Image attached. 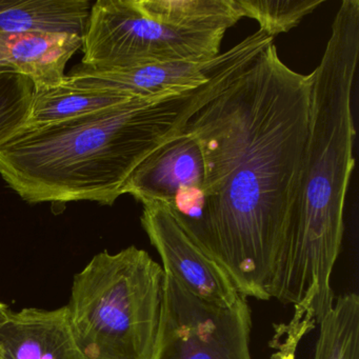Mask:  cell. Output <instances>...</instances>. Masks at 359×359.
I'll return each instance as SVG.
<instances>
[{
    "label": "cell",
    "instance_id": "6da1fadb",
    "mask_svg": "<svg viewBox=\"0 0 359 359\" xmlns=\"http://www.w3.org/2000/svg\"><path fill=\"white\" fill-rule=\"evenodd\" d=\"M309 111L310 76L283 64L272 43L184 127L205 163L203 208L191 237L245 297L274 296Z\"/></svg>",
    "mask_w": 359,
    "mask_h": 359
},
{
    "label": "cell",
    "instance_id": "7a4b0ae2",
    "mask_svg": "<svg viewBox=\"0 0 359 359\" xmlns=\"http://www.w3.org/2000/svg\"><path fill=\"white\" fill-rule=\"evenodd\" d=\"M358 56L359 1L344 0L320 62L309 75L302 178L273 296L294 306L293 316L279 332L295 344L334 304L332 273L341 249L344 203L355 165L352 89Z\"/></svg>",
    "mask_w": 359,
    "mask_h": 359
},
{
    "label": "cell",
    "instance_id": "3957f363",
    "mask_svg": "<svg viewBox=\"0 0 359 359\" xmlns=\"http://www.w3.org/2000/svg\"><path fill=\"white\" fill-rule=\"evenodd\" d=\"M260 52L253 48L193 89L132 98L70 121L25 127L0 147V176L29 203L112 205L134 170L182 132Z\"/></svg>",
    "mask_w": 359,
    "mask_h": 359
},
{
    "label": "cell",
    "instance_id": "277c9868",
    "mask_svg": "<svg viewBox=\"0 0 359 359\" xmlns=\"http://www.w3.org/2000/svg\"><path fill=\"white\" fill-rule=\"evenodd\" d=\"M163 277V266L134 245L100 252L75 275L66 306L83 359H153Z\"/></svg>",
    "mask_w": 359,
    "mask_h": 359
},
{
    "label": "cell",
    "instance_id": "5b68a950",
    "mask_svg": "<svg viewBox=\"0 0 359 359\" xmlns=\"http://www.w3.org/2000/svg\"><path fill=\"white\" fill-rule=\"evenodd\" d=\"M226 31L170 28L144 15L135 0H97L81 37V65L121 69L217 57Z\"/></svg>",
    "mask_w": 359,
    "mask_h": 359
},
{
    "label": "cell",
    "instance_id": "8992f818",
    "mask_svg": "<svg viewBox=\"0 0 359 359\" xmlns=\"http://www.w3.org/2000/svg\"><path fill=\"white\" fill-rule=\"evenodd\" d=\"M245 298L241 294L231 306L214 304L165 272L153 359H252L251 309Z\"/></svg>",
    "mask_w": 359,
    "mask_h": 359
},
{
    "label": "cell",
    "instance_id": "52a82bcc",
    "mask_svg": "<svg viewBox=\"0 0 359 359\" xmlns=\"http://www.w3.org/2000/svg\"><path fill=\"white\" fill-rule=\"evenodd\" d=\"M205 163L198 142L182 130L149 155L130 176L123 195L144 205L165 203L190 234L201 217Z\"/></svg>",
    "mask_w": 359,
    "mask_h": 359
},
{
    "label": "cell",
    "instance_id": "ba28073f",
    "mask_svg": "<svg viewBox=\"0 0 359 359\" xmlns=\"http://www.w3.org/2000/svg\"><path fill=\"white\" fill-rule=\"evenodd\" d=\"M269 41H274V37L258 30L232 49L205 60H184L121 69H92L81 64L65 76L64 81L79 89L110 90L133 97H153L199 87L231 62Z\"/></svg>",
    "mask_w": 359,
    "mask_h": 359
},
{
    "label": "cell",
    "instance_id": "9c48e42d",
    "mask_svg": "<svg viewBox=\"0 0 359 359\" xmlns=\"http://www.w3.org/2000/svg\"><path fill=\"white\" fill-rule=\"evenodd\" d=\"M142 205L140 222L161 256L163 271L197 297L222 306L234 304L241 294L232 279L197 245L175 210L161 203Z\"/></svg>",
    "mask_w": 359,
    "mask_h": 359
},
{
    "label": "cell",
    "instance_id": "30bf717a",
    "mask_svg": "<svg viewBox=\"0 0 359 359\" xmlns=\"http://www.w3.org/2000/svg\"><path fill=\"white\" fill-rule=\"evenodd\" d=\"M1 359H83L69 323L67 306L10 311L0 323Z\"/></svg>",
    "mask_w": 359,
    "mask_h": 359
},
{
    "label": "cell",
    "instance_id": "8fae6325",
    "mask_svg": "<svg viewBox=\"0 0 359 359\" xmlns=\"http://www.w3.org/2000/svg\"><path fill=\"white\" fill-rule=\"evenodd\" d=\"M81 45L77 35L0 33V71L20 73L35 89L55 87L64 81L67 64Z\"/></svg>",
    "mask_w": 359,
    "mask_h": 359
},
{
    "label": "cell",
    "instance_id": "7c38bea8",
    "mask_svg": "<svg viewBox=\"0 0 359 359\" xmlns=\"http://www.w3.org/2000/svg\"><path fill=\"white\" fill-rule=\"evenodd\" d=\"M90 10L88 0H0V33L83 37Z\"/></svg>",
    "mask_w": 359,
    "mask_h": 359
},
{
    "label": "cell",
    "instance_id": "4fadbf2b",
    "mask_svg": "<svg viewBox=\"0 0 359 359\" xmlns=\"http://www.w3.org/2000/svg\"><path fill=\"white\" fill-rule=\"evenodd\" d=\"M154 22L178 30L226 31L243 18L237 0H135Z\"/></svg>",
    "mask_w": 359,
    "mask_h": 359
},
{
    "label": "cell",
    "instance_id": "5bb4252c",
    "mask_svg": "<svg viewBox=\"0 0 359 359\" xmlns=\"http://www.w3.org/2000/svg\"><path fill=\"white\" fill-rule=\"evenodd\" d=\"M110 90L79 89L62 81L55 87L35 89L26 127H39L77 118L132 100Z\"/></svg>",
    "mask_w": 359,
    "mask_h": 359
},
{
    "label": "cell",
    "instance_id": "9a60e30c",
    "mask_svg": "<svg viewBox=\"0 0 359 359\" xmlns=\"http://www.w3.org/2000/svg\"><path fill=\"white\" fill-rule=\"evenodd\" d=\"M312 359H359V297L348 293L334 300L319 323Z\"/></svg>",
    "mask_w": 359,
    "mask_h": 359
},
{
    "label": "cell",
    "instance_id": "2e32d148",
    "mask_svg": "<svg viewBox=\"0 0 359 359\" xmlns=\"http://www.w3.org/2000/svg\"><path fill=\"white\" fill-rule=\"evenodd\" d=\"M325 0H237L243 18L259 25V30L270 36L289 32Z\"/></svg>",
    "mask_w": 359,
    "mask_h": 359
},
{
    "label": "cell",
    "instance_id": "e0dca14e",
    "mask_svg": "<svg viewBox=\"0 0 359 359\" xmlns=\"http://www.w3.org/2000/svg\"><path fill=\"white\" fill-rule=\"evenodd\" d=\"M35 86L15 71H0V147L28 123Z\"/></svg>",
    "mask_w": 359,
    "mask_h": 359
},
{
    "label": "cell",
    "instance_id": "ac0fdd59",
    "mask_svg": "<svg viewBox=\"0 0 359 359\" xmlns=\"http://www.w3.org/2000/svg\"><path fill=\"white\" fill-rule=\"evenodd\" d=\"M10 310L8 308L7 304L0 302V323H3L6 318H7L8 314H9Z\"/></svg>",
    "mask_w": 359,
    "mask_h": 359
},
{
    "label": "cell",
    "instance_id": "d6986e66",
    "mask_svg": "<svg viewBox=\"0 0 359 359\" xmlns=\"http://www.w3.org/2000/svg\"><path fill=\"white\" fill-rule=\"evenodd\" d=\"M0 359H1V358H0Z\"/></svg>",
    "mask_w": 359,
    "mask_h": 359
}]
</instances>
